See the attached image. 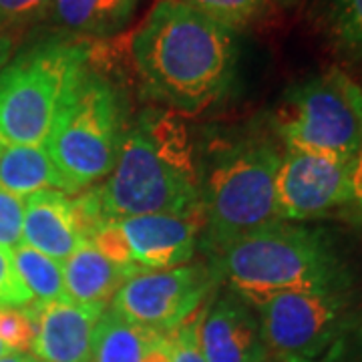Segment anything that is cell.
Instances as JSON below:
<instances>
[{"instance_id": "6da1fadb", "label": "cell", "mask_w": 362, "mask_h": 362, "mask_svg": "<svg viewBox=\"0 0 362 362\" xmlns=\"http://www.w3.org/2000/svg\"><path fill=\"white\" fill-rule=\"evenodd\" d=\"M131 59L151 101L197 115L228 97L240 47L232 28L180 0H157L131 39Z\"/></svg>"}, {"instance_id": "7a4b0ae2", "label": "cell", "mask_w": 362, "mask_h": 362, "mask_svg": "<svg viewBox=\"0 0 362 362\" xmlns=\"http://www.w3.org/2000/svg\"><path fill=\"white\" fill-rule=\"evenodd\" d=\"M87 197L101 221L202 211V175L183 125L157 109L139 113L113 171Z\"/></svg>"}, {"instance_id": "3957f363", "label": "cell", "mask_w": 362, "mask_h": 362, "mask_svg": "<svg viewBox=\"0 0 362 362\" xmlns=\"http://www.w3.org/2000/svg\"><path fill=\"white\" fill-rule=\"evenodd\" d=\"M211 256L216 276L250 306L282 292L354 280L328 233L292 221L246 233Z\"/></svg>"}, {"instance_id": "277c9868", "label": "cell", "mask_w": 362, "mask_h": 362, "mask_svg": "<svg viewBox=\"0 0 362 362\" xmlns=\"http://www.w3.org/2000/svg\"><path fill=\"white\" fill-rule=\"evenodd\" d=\"M93 63L87 39H45L0 69V141L45 145L78 77Z\"/></svg>"}, {"instance_id": "5b68a950", "label": "cell", "mask_w": 362, "mask_h": 362, "mask_svg": "<svg viewBox=\"0 0 362 362\" xmlns=\"http://www.w3.org/2000/svg\"><path fill=\"white\" fill-rule=\"evenodd\" d=\"M282 151L266 137L223 147L202 177L204 244L209 252L280 221L276 175Z\"/></svg>"}, {"instance_id": "8992f818", "label": "cell", "mask_w": 362, "mask_h": 362, "mask_svg": "<svg viewBox=\"0 0 362 362\" xmlns=\"http://www.w3.org/2000/svg\"><path fill=\"white\" fill-rule=\"evenodd\" d=\"M125 133L121 93L90 63L69 93L42 147L75 195L113 171Z\"/></svg>"}, {"instance_id": "52a82bcc", "label": "cell", "mask_w": 362, "mask_h": 362, "mask_svg": "<svg viewBox=\"0 0 362 362\" xmlns=\"http://www.w3.org/2000/svg\"><path fill=\"white\" fill-rule=\"evenodd\" d=\"M272 127L288 149L356 159L362 151V89L340 69L312 75L282 95Z\"/></svg>"}, {"instance_id": "ba28073f", "label": "cell", "mask_w": 362, "mask_h": 362, "mask_svg": "<svg viewBox=\"0 0 362 362\" xmlns=\"http://www.w3.org/2000/svg\"><path fill=\"white\" fill-rule=\"evenodd\" d=\"M252 308L274 362L312 361L362 320V298L354 280L282 292Z\"/></svg>"}, {"instance_id": "9c48e42d", "label": "cell", "mask_w": 362, "mask_h": 362, "mask_svg": "<svg viewBox=\"0 0 362 362\" xmlns=\"http://www.w3.org/2000/svg\"><path fill=\"white\" fill-rule=\"evenodd\" d=\"M207 264H183L163 272H143L117 290L109 308L129 322L171 334L192 320L218 284Z\"/></svg>"}, {"instance_id": "30bf717a", "label": "cell", "mask_w": 362, "mask_h": 362, "mask_svg": "<svg viewBox=\"0 0 362 362\" xmlns=\"http://www.w3.org/2000/svg\"><path fill=\"white\" fill-rule=\"evenodd\" d=\"M354 159L286 147L276 175L280 221L304 223L352 206Z\"/></svg>"}, {"instance_id": "8fae6325", "label": "cell", "mask_w": 362, "mask_h": 362, "mask_svg": "<svg viewBox=\"0 0 362 362\" xmlns=\"http://www.w3.org/2000/svg\"><path fill=\"white\" fill-rule=\"evenodd\" d=\"M115 221L123 233L131 266L143 274L189 264L204 228V214H149Z\"/></svg>"}, {"instance_id": "7c38bea8", "label": "cell", "mask_w": 362, "mask_h": 362, "mask_svg": "<svg viewBox=\"0 0 362 362\" xmlns=\"http://www.w3.org/2000/svg\"><path fill=\"white\" fill-rule=\"evenodd\" d=\"M195 334L207 362H266L258 316L238 294L209 302L195 318Z\"/></svg>"}, {"instance_id": "4fadbf2b", "label": "cell", "mask_w": 362, "mask_h": 362, "mask_svg": "<svg viewBox=\"0 0 362 362\" xmlns=\"http://www.w3.org/2000/svg\"><path fill=\"white\" fill-rule=\"evenodd\" d=\"M107 308L78 304L71 298L47 304L33 302L35 340L30 354L39 362H90L95 328Z\"/></svg>"}, {"instance_id": "5bb4252c", "label": "cell", "mask_w": 362, "mask_h": 362, "mask_svg": "<svg viewBox=\"0 0 362 362\" xmlns=\"http://www.w3.org/2000/svg\"><path fill=\"white\" fill-rule=\"evenodd\" d=\"M85 240L71 195L47 189L25 197L23 244L65 262Z\"/></svg>"}, {"instance_id": "9a60e30c", "label": "cell", "mask_w": 362, "mask_h": 362, "mask_svg": "<svg viewBox=\"0 0 362 362\" xmlns=\"http://www.w3.org/2000/svg\"><path fill=\"white\" fill-rule=\"evenodd\" d=\"M90 362H171V334L147 330L107 308L95 328Z\"/></svg>"}, {"instance_id": "2e32d148", "label": "cell", "mask_w": 362, "mask_h": 362, "mask_svg": "<svg viewBox=\"0 0 362 362\" xmlns=\"http://www.w3.org/2000/svg\"><path fill=\"white\" fill-rule=\"evenodd\" d=\"M133 276L137 274L111 262L89 240H85L63 262L66 296L78 304L107 308L117 290Z\"/></svg>"}, {"instance_id": "e0dca14e", "label": "cell", "mask_w": 362, "mask_h": 362, "mask_svg": "<svg viewBox=\"0 0 362 362\" xmlns=\"http://www.w3.org/2000/svg\"><path fill=\"white\" fill-rule=\"evenodd\" d=\"M0 187L23 199L47 189L73 195L42 145H4L0 156Z\"/></svg>"}, {"instance_id": "ac0fdd59", "label": "cell", "mask_w": 362, "mask_h": 362, "mask_svg": "<svg viewBox=\"0 0 362 362\" xmlns=\"http://www.w3.org/2000/svg\"><path fill=\"white\" fill-rule=\"evenodd\" d=\"M137 2L139 0H52L47 18L81 39H103L129 23Z\"/></svg>"}, {"instance_id": "d6986e66", "label": "cell", "mask_w": 362, "mask_h": 362, "mask_svg": "<svg viewBox=\"0 0 362 362\" xmlns=\"http://www.w3.org/2000/svg\"><path fill=\"white\" fill-rule=\"evenodd\" d=\"M13 259L16 272L26 290L30 292L35 304H47L69 298L63 278V262L49 258L26 244L14 247Z\"/></svg>"}, {"instance_id": "ffe728a7", "label": "cell", "mask_w": 362, "mask_h": 362, "mask_svg": "<svg viewBox=\"0 0 362 362\" xmlns=\"http://www.w3.org/2000/svg\"><path fill=\"white\" fill-rule=\"evenodd\" d=\"M324 21L337 51L362 65V0H326Z\"/></svg>"}, {"instance_id": "44dd1931", "label": "cell", "mask_w": 362, "mask_h": 362, "mask_svg": "<svg viewBox=\"0 0 362 362\" xmlns=\"http://www.w3.org/2000/svg\"><path fill=\"white\" fill-rule=\"evenodd\" d=\"M207 18L232 28L246 30L264 23L274 11L270 0H180Z\"/></svg>"}, {"instance_id": "7402d4cb", "label": "cell", "mask_w": 362, "mask_h": 362, "mask_svg": "<svg viewBox=\"0 0 362 362\" xmlns=\"http://www.w3.org/2000/svg\"><path fill=\"white\" fill-rule=\"evenodd\" d=\"M35 320L30 304L25 308H0V342L8 352H30Z\"/></svg>"}, {"instance_id": "603a6c76", "label": "cell", "mask_w": 362, "mask_h": 362, "mask_svg": "<svg viewBox=\"0 0 362 362\" xmlns=\"http://www.w3.org/2000/svg\"><path fill=\"white\" fill-rule=\"evenodd\" d=\"M25 199L0 187V247L14 250L23 244Z\"/></svg>"}, {"instance_id": "cb8c5ba5", "label": "cell", "mask_w": 362, "mask_h": 362, "mask_svg": "<svg viewBox=\"0 0 362 362\" xmlns=\"http://www.w3.org/2000/svg\"><path fill=\"white\" fill-rule=\"evenodd\" d=\"M33 304L13 259V250L0 247V308H25Z\"/></svg>"}, {"instance_id": "d4e9b609", "label": "cell", "mask_w": 362, "mask_h": 362, "mask_svg": "<svg viewBox=\"0 0 362 362\" xmlns=\"http://www.w3.org/2000/svg\"><path fill=\"white\" fill-rule=\"evenodd\" d=\"M52 0H0V26H25L49 16Z\"/></svg>"}, {"instance_id": "484cf974", "label": "cell", "mask_w": 362, "mask_h": 362, "mask_svg": "<svg viewBox=\"0 0 362 362\" xmlns=\"http://www.w3.org/2000/svg\"><path fill=\"white\" fill-rule=\"evenodd\" d=\"M308 362H362V320Z\"/></svg>"}, {"instance_id": "4316f807", "label": "cell", "mask_w": 362, "mask_h": 362, "mask_svg": "<svg viewBox=\"0 0 362 362\" xmlns=\"http://www.w3.org/2000/svg\"><path fill=\"white\" fill-rule=\"evenodd\" d=\"M171 362H207L195 334V318L171 332Z\"/></svg>"}, {"instance_id": "83f0119b", "label": "cell", "mask_w": 362, "mask_h": 362, "mask_svg": "<svg viewBox=\"0 0 362 362\" xmlns=\"http://www.w3.org/2000/svg\"><path fill=\"white\" fill-rule=\"evenodd\" d=\"M352 185H354V199L352 207L356 209L358 218L362 221V151L354 159V175H352Z\"/></svg>"}, {"instance_id": "f1b7e54d", "label": "cell", "mask_w": 362, "mask_h": 362, "mask_svg": "<svg viewBox=\"0 0 362 362\" xmlns=\"http://www.w3.org/2000/svg\"><path fill=\"white\" fill-rule=\"evenodd\" d=\"M14 54V39L11 35H0V69L11 61Z\"/></svg>"}, {"instance_id": "f546056e", "label": "cell", "mask_w": 362, "mask_h": 362, "mask_svg": "<svg viewBox=\"0 0 362 362\" xmlns=\"http://www.w3.org/2000/svg\"><path fill=\"white\" fill-rule=\"evenodd\" d=\"M0 362H39L30 352H6L0 356Z\"/></svg>"}, {"instance_id": "4dcf8cb0", "label": "cell", "mask_w": 362, "mask_h": 362, "mask_svg": "<svg viewBox=\"0 0 362 362\" xmlns=\"http://www.w3.org/2000/svg\"><path fill=\"white\" fill-rule=\"evenodd\" d=\"M270 2L274 4V6H286V8H288V6H294V4H298L300 0H270Z\"/></svg>"}, {"instance_id": "1f68e13d", "label": "cell", "mask_w": 362, "mask_h": 362, "mask_svg": "<svg viewBox=\"0 0 362 362\" xmlns=\"http://www.w3.org/2000/svg\"><path fill=\"white\" fill-rule=\"evenodd\" d=\"M6 352H8V350L4 349V344H2V342H0V356H4V354H6Z\"/></svg>"}, {"instance_id": "d6a6232c", "label": "cell", "mask_w": 362, "mask_h": 362, "mask_svg": "<svg viewBox=\"0 0 362 362\" xmlns=\"http://www.w3.org/2000/svg\"><path fill=\"white\" fill-rule=\"evenodd\" d=\"M2 149H4V143L0 141V156H2Z\"/></svg>"}, {"instance_id": "836d02e7", "label": "cell", "mask_w": 362, "mask_h": 362, "mask_svg": "<svg viewBox=\"0 0 362 362\" xmlns=\"http://www.w3.org/2000/svg\"><path fill=\"white\" fill-rule=\"evenodd\" d=\"M2 30H4V28H2V26H0V35H2Z\"/></svg>"}]
</instances>
